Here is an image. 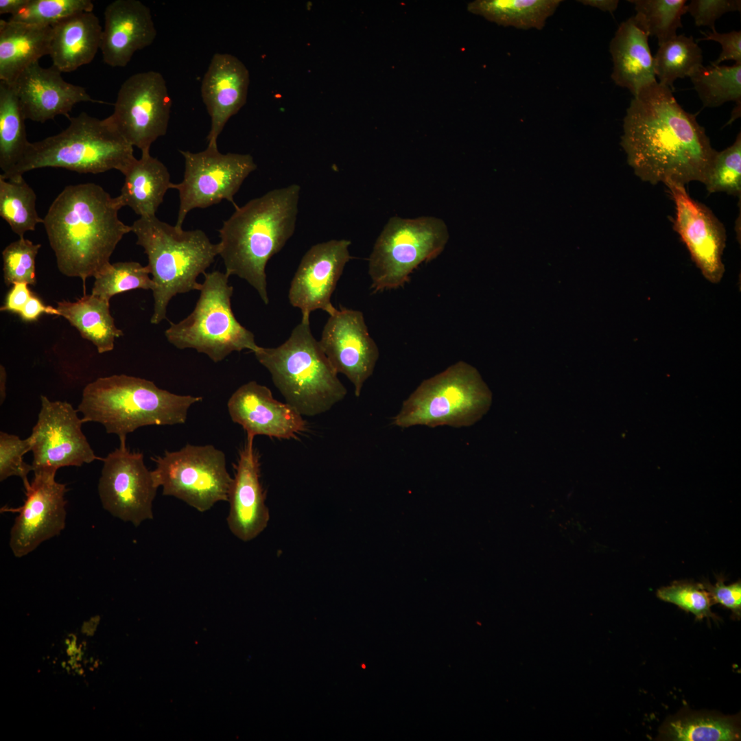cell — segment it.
<instances>
[{"label":"cell","instance_id":"6da1fadb","mask_svg":"<svg viewBox=\"0 0 741 741\" xmlns=\"http://www.w3.org/2000/svg\"><path fill=\"white\" fill-rule=\"evenodd\" d=\"M620 144L635 175L652 185L704 183L717 152L696 115L657 80L633 96Z\"/></svg>","mask_w":741,"mask_h":741},{"label":"cell","instance_id":"7a4b0ae2","mask_svg":"<svg viewBox=\"0 0 741 741\" xmlns=\"http://www.w3.org/2000/svg\"><path fill=\"white\" fill-rule=\"evenodd\" d=\"M121 208L101 186L82 183L65 187L43 220L57 266L64 275L83 282L110 263L123 237L132 231L118 216Z\"/></svg>","mask_w":741,"mask_h":741},{"label":"cell","instance_id":"3957f363","mask_svg":"<svg viewBox=\"0 0 741 741\" xmlns=\"http://www.w3.org/2000/svg\"><path fill=\"white\" fill-rule=\"evenodd\" d=\"M300 191L296 184L271 190L235 208L218 230L226 274L246 281L266 305V267L294 233Z\"/></svg>","mask_w":741,"mask_h":741},{"label":"cell","instance_id":"277c9868","mask_svg":"<svg viewBox=\"0 0 741 741\" xmlns=\"http://www.w3.org/2000/svg\"><path fill=\"white\" fill-rule=\"evenodd\" d=\"M202 399L174 394L152 381L121 374L99 377L87 384L78 410L84 423H99L108 434H116L120 440L143 426L185 423L189 408Z\"/></svg>","mask_w":741,"mask_h":741},{"label":"cell","instance_id":"5b68a950","mask_svg":"<svg viewBox=\"0 0 741 741\" xmlns=\"http://www.w3.org/2000/svg\"><path fill=\"white\" fill-rule=\"evenodd\" d=\"M254 354L270 372L286 403L302 416L322 414L346 395V388L311 333L309 316H302L284 343L274 348L259 346Z\"/></svg>","mask_w":741,"mask_h":741},{"label":"cell","instance_id":"8992f818","mask_svg":"<svg viewBox=\"0 0 741 741\" xmlns=\"http://www.w3.org/2000/svg\"><path fill=\"white\" fill-rule=\"evenodd\" d=\"M132 227L137 244L148 258V268L154 283L152 324L166 319L167 307L172 297L192 290H200L197 281L219 255L218 244L211 242L201 230L184 231L154 216L140 217Z\"/></svg>","mask_w":741,"mask_h":741},{"label":"cell","instance_id":"52a82bcc","mask_svg":"<svg viewBox=\"0 0 741 741\" xmlns=\"http://www.w3.org/2000/svg\"><path fill=\"white\" fill-rule=\"evenodd\" d=\"M69 120V126L60 133L30 142L23 158L5 179L16 178L27 172L45 167L81 174L116 169L124 175L137 159L133 146L105 119L82 112Z\"/></svg>","mask_w":741,"mask_h":741},{"label":"cell","instance_id":"ba28073f","mask_svg":"<svg viewBox=\"0 0 741 741\" xmlns=\"http://www.w3.org/2000/svg\"><path fill=\"white\" fill-rule=\"evenodd\" d=\"M492 394L478 371L458 362L423 380L403 402L392 424L401 428L470 426L489 411Z\"/></svg>","mask_w":741,"mask_h":741},{"label":"cell","instance_id":"9c48e42d","mask_svg":"<svg viewBox=\"0 0 741 741\" xmlns=\"http://www.w3.org/2000/svg\"><path fill=\"white\" fill-rule=\"evenodd\" d=\"M200 297L193 311L165 331L167 341L179 349H193L214 362L233 351L254 353L259 346L254 334L236 319L231 308L233 287L228 274L220 271L204 273Z\"/></svg>","mask_w":741,"mask_h":741},{"label":"cell","instance_id":"30bf717a","mask_svg":"<svg viewBox=\"0 0 741 741\" xmlns=\"http://www.w3.org/2000/svg\"><path fill=\"white\" fill-rule=\"evenodd\" d=\"M449 236L446 224L438 217L389 219L368 259L373 292L403 287L420 264L443 252Z\"/></svg>","mask_w":741,"mask_h":741},{"label":"cell","instance_id":"8fae6325","mask_svg":"<svg viewBox=\"0 0 741 741\" xmlns=\"http://www.w3.org/2000/svg\"><path fill=\"white\" fill-rule=\"evenodd\" d=\"M153 460L152 478L164 495L180 499L201 513L219 502H228L233 478L224 453L213 445L187 444Z\"/></svg>","mask_w":741,"mask_h":741},{"label":"cell","instance_id":"7c38bea8","mask_svg":"<svg viewBox=\"0 0 741 741\" xmlns=\"http://www.w3.org/2000/svg\"><path fill=\"white\" fill-rule=\"evenodd\" d=\"M185 159L183 180L172 185L178 191L179 209L175 226L182 228L187 213L207 208L223 200L235 208L234 196L247 176L257 169L250 154L221 153L217 147L207 146L199 152L180 151Z\"/></svg>","mask_w":741,"mask_h":741},{"label":"cell","instance_id":"4fadbf2b","mask_svg":"<svg viewBox=\"0 0 741 741\" xmlns=\"http://www.w3.org/2000/svg\"><path fill=\"white\" fill-rule=\"evenodd\" d=\"M172 100L159 72L137 73L121 84L113 113L105 118L130 145L150 151L167 130Z\"/></svg>","mask_w":741,"mask_h":741},{"label":"cell","instance_id":"5bb4252c","mask_svg":"<svg viewBox=\"0 0 741 741\" xmlns=\"http://www.w3.org/2000/svg\"><path fill=\"white\" fill-rule=\"evenodd\" d=\"M126 438L103 459L98 493L103 508L115 517L139 526L153 518L152 504L158 489L141 452L131 451Z\"/></svg>","mask_w":741,"mask_h":741},{"label":"cell","instance_id":"9a60e30c","mask_svg":"<svg viewBox=\"0 0 741 741\" xmlns=\"http://www.w3.org/2000/svg\"><path fill=\"white\" fill-rule=\"evenodd\" d=\"M40 405L29 436L34 473H56L61 467H80L98 458L82 431V419L69 403L40 395Z\"/></svg>","mask_w":741,"mask_h":741},{"label":"cell","instance_id":"2e32d148","mask_svg":"<svg viewBox=\"0 0 741 741\" xmlns=\"http://www.w3.org/2000/svg\"><path fill=\"white\" fill-rule=\"evenodd\" d=\"M56 472L40 471L25 488V499L19 508L10 531L9 545L18 558L27 555L43 542L58 535L65 527L66 485Z\"/></svg>","mask_w":741,"mask_h":741},{"label":"cell","instance_id":"e0dca14e","mask_svg":"<svg viewBox=\"0 0 741 741\" xmlns=\"http://www.w3.org/2000/svg\"><path fill=\"white\" fill-rule=\"evenodd\" d=\"M318 342L335 370L347 377L354 386L355 395L360 397L379 356L363 313L343 307L337 309L329 315Z\"/></svg>","mask_w":741,"mask_h":741},{"label":"cell","instance_id":"ac0fdd59","mask_svg":"<svg viewBox=\"0 0 741 741\" xmlns=\"http://www.w3.org/2000/svg\"><path fill=\"white\" fill-rule=\"evenodd\" d=\"M664 184L675 203L673 229L705 279L718 283L725 272L722 257L727 235L723 224L707 206L693 200L684 185L673 182Z\"/></svg>","mask_w":741,"mask_h":741},{"label":"cell","instance_id":"d6986e66","mask_svg":"<svg viewBox=\"0 0 741 741\" xmlns=\"http://www.w3.org/2000/svg\"><path fill=\"white\" fill-rule=\"evenodd\" d=\"M347 239H331L311 246L303 255L291 281L290 303L302 316L321 309L329 316L337 309L331 302L346 264L351 259Z\"/></svg>","mask_w":741,"mask_h":741},{"label":"cell","instance_id":"ffe728a7","mask_svg":"<svg viewBox=\"0 0 741 741\" xmlns=\"http://www.w3.org/2000/svg\"><path fill=\"white\" fill-rule=\"evenodd\" d=\"M227 408L231 420L247 436L291 439L306 430L303 416L294 408L275 399L268 387L255 381L238 388L228 399Z\"/></svg>","mask_w":741,"mask_h":741},{"label":"cell","instance_id":"44dd1931","mask_svg":"<svg viewBox=\"0 0 741 741\" xmlns=\"http://www.w3.org/2000/svg\"><path fill=\"white\" fill-rule=\"evenodd\" d=\"M61 73L53 65L45 68L37 62L25 69L10 84L26 119L44 123L58 115L69 119V112L78 103L106 104L92 98L85 88L66 82Z\"/></svg>","mask_w":741,"mask_h":741},{"label":"cell","instance_id":"7402d4cb","mask_svg":"<svg viewBox=\"0 0 741 741\" xmlns=\"http://www.w3.org/2000/svg\"><path fill=\"white\" fill-rule=\"evenodd\" d=\"M253 441V437L247 436L239 451L228 497V527L234 536L245 542L259 535L270 519L266 493L260 481L259 456Z\"/></svg>","mask_w":741,"mask_h":741},{"label":"cell","instance_id":"603a6c76","mask_svg":"<svg viewBox=\"0 0 741 741\" xmlns=\"http://www.w3.org/2000/svg\"><path fill=\"white\" fill-rule=\"evenodd\" d=\"M249 82L248 70L237 57L226 53L213 56L200 87L211 118L207 146H217L226 122L246 104Z\"/></svg>","mask_w":741,"mask_h":741},{"label":"cell","instance_id":"cb8c5ba5","mask_svg":"<svg viewBox=\"0 0 741 741\" xmlns=\"http://www.w3.org/2000/svg\"><path fill=\"white\" fill-rule=\"evenodd\" d=\"M150 9L139 0H115L104 11L100 50L104 62L126 67L134 54L150 46L156 36Z\"/></svg>","mask_w":741,"mask_h":741},{"label":"cell","instance_id":"d4e9b609","mask_svg":"<svg viewBox=\"0 0 741 741\" xmlns=\"http://www.w3.org/2000/svg\"><path fill=\"white\" fill-rule=\"evenodd\" d=\"M648 37L646 29L633 16L619 25L610 42L613 64L611 79L633 96L657 81Z\"/></svg>","mask_w":741,"mask_h":741},{"label":"cell","instance_id":"484cf974","mask_svg":"<svg viewBox=\"0 0 741 741\" xmlns=\"http://www.w3.org/2000/svg\"><path fill=\"white\" fill-rule=\"evenodd\" d=\"M102 28L93 12L68 16L51 26L49 47L52 65L62 73L87 64L100 49Z\"/></svg>","mask_w":741,"mask_h":741},{"label":"cell","instance_id":"4316f807","mask_svg":"<svg viewBox=\"0 0 741 741\" xmlns=\"http://www.w3.org/2000/svg\"><path fill=\"white\" fill-rule=\"evenodd\" d=\"M51 27L0 20V81L12 84L30 65L49 55Z\"/></svg>","mask_w":741,"mask_h":741},{"label":"cell","instance_id":"83f0119b","mask_svg":"<svg viewBox=\"0 0 741 741\" xmlns=\"http://www.w3.org/2000/svg\"><path fill=\"white\" fill-rule=\"evenodd\" d=\"M124 176L121 193L116 197L121 207H130L140 217L156 215L167 191L172 188L166 166L150 151L141 152V158Z\"/></svg>","mask_w":741,"mask_h":741},{"label":"cell","instance_id":"f1b7e54d","mask_svg":"<svg viewBox=\"0 0 741 741\" xmlns=\"http://www.w3.org/2000/svg\"><path fill=\"white\" fill-rule=\"evenodd\" d=\"M56 309L83 338L95 346L99 353L112 351L115 338L124 335L115 325L109 301L97 296L85 294L74 302L59 301Z\"/></svg>","mask_w":741,"mask_h":741},{"label":"cell","instance_id":"f546056e","mask_svg":"<svg viewBox=\"0 0 741 741\" xmlns=\"http://www.w3.org/2000/svg\"><path fill=\"white\" fill-rule=\"evenodd\" d=\"M561 2V0H476L467 5V10L499 25L541 30Z\"/></svg>","mask_w":741,"mask_h":741},{"label":"cell","instance_id":"4dcf8cb0","mask_svg":"<svg viewBox=\"0 0 741 741\" xmlns=\"http://www.w3.org/2000/svg\"><path fill=\"white\" fill-rule=\"evenodd\" d=\"M738 719L711 712L683 711L661 727L662 738L677 741H732L740 738Z\"/></svg>","mask_w":741,"mask_h":741},{"label":"cell","instance_id":"1f68e13d","mask_svg":"<svg viewBox=\"0 0 741 741\" xmlns=\"http://www.w3.org/2000/svg\"><path fill=\"white\" fill-rule=\"evenodd\" d=\"M25 117L12 87L0 81V176L7 178L23 158L30 141Z\"/></svg>","mask_w":741,"mask_h":741},{"label":"cell","instance_id":"d6a6232c","mask_svg":"<svg viewBox=\"0 0 741 741\" xmlns=\"http://www.w3.org/2000/svg\"><path fill=\"white\" fill-rule=\"evenodd\" d=\"M653 62L657 82L672 89L676 80L690 78L703 66L702 50L692 36L676 35L659 45Z\"/></svg>","mask_w":741,"mask_h":741},{"label":"cell","instance_id":"836d02e7","mask_svg":"<svg viewBox=\"0 0 741 741\" xmlns=\"http://www.w3.org/2000/svg\"><path fill=\"white\" fill-rule=\"evenodd\" d=\"M36 203V193L23 176L13 179L0 177V216L19 237L43 224Z\"/></svg>","mask_w":741,"mask_h":741},{"label":"cell","instance_id":"e575fe53","mask_svg":"<svg viewBox=\"0 0 741 741\" xmlns=\"http://www.w3.org/2000/svg\"><path fill=\"white\" fill-rule=\"evenodd\" d=\"M690 78L704 107L741 103V64L703 65Z\"/></svg>","mask_w":741,"mask_h":741},{"label":"cell","instance_id":"d590c367","mask_svg":"<svg viewBox=\"0 0 741 741\" xmlns=\"http://www.w3.org/2000/svg\"><path fill=\"white\" fill-rule=\"evenodd\" d=\"M635 16L646 29L649 36L657 38L658 45L670 40L683 27L681 16L687 12L685 0H630Z\"/></svg>","mask_w":741,"mask_h":741},{"label":"cell","instance_id":"8d00e7d4","mask_svg":"<svg viewBox=\"0 0 741 741\" xmlns=\"http://www.w3.org/2000/svg\"><path fill=\"white\" fill-rule=\"evenodd\" d=\"M148 266L136 261L110 263L95 278L91 294L109 301L113 296L135 289H154Z\"/></svg>","mask_w":741,"mask_h":741},{"label":"cell","instance_id":"74e56055","mask_svg":"<svg viewBox=\"0 0 741 741\" xmlns=\"http://www.w3.org/2000/svg\"><path fill=\"white\" fill-rule=\"evenodd\" d=\"M93 3L90 0H27V3L8 20L51 27L73 14L93 12Z\"/></svg>","mask_w":741,"mask_h":741},{"label":"cell","instance_id":"f35d334b","mask_svg":"<svg viewBox=\"0 0 741 741\" xmlns=\"http://www.w3.org/2000/svg\"><path fill=\"white\" fill-rule=\"evenodd\" d=\"M711 193L725 192L740 198L741 196V135L739 132L733 143L722 151L716 152L703 183Z\"/></svg>","mask_w":741,"mask_h":741},{"label":"cell","instance_id":"ab89813d","mask_svg":"<svg viewBox=\"0 0 741 741\" xmlns=\"http://www.w3.org/2000/svg\"><path fill=\"white\" fill-rule=\"evenodd\" d=\"M41 245L25 237L8 244L2 251L3 272L6 285L15 283H36V257Z\"/></svg>","mask_w":741,"mask_h":741},{"label":"cell","instance_id":"60d3db41","mask_svg":"<svg viewBox=\"0 0 741 741\" xmlns=\"http://www.w3.org/2000/svg\"><path fill=\"white\" fill-rule=\"evenodd\" d=\"M657 596L692 613L698 620L705 618L717 620L711 611L714 604L703 584L676 582L658 589Z\"/></svg>","mask_w":741,"mask_h":741},{"label":"cell","instance_id":"b9f144b4","mask_svg":"<svg viewBox=\"0 0 741 741\" xmlns=\"http://www.w3.org/2000/svg\"><path fill=\"white\" fill-rule=\"evenodd\" d=\"M31 451L30 438L21 439L18 436L0 432V480L11 476L21 478L24 487L29 486L27 475L34 471L32 464L23 460L25 454Z\"/></svg>","mask_w":741,"mask_h":741},{"label":"cell","instance_id":"7bdbcfd3","mask_svg":"<svg viewBox=\"0 0 741 741\" xmlns=\"http://www.w3.org/2000/svg\"><path fill=\"white\" fill-rule=\"evenodd\" d=\"M696 26H707L715 30V22L725 13L741 10L740 0H692L687 5Z\"/></svg>","mask_w":741,"mask_h":741},{"label":"cell","instance_id":"ee69618b","mask_svg":"<svg viewBox=\"0 0 741 741\" xmlns=\"http://www.w3.org/2000/svg\"><path fill=\"white\" fill-rule=\"evenodd\" d=\"M703 585L709 593L713 604H720L731 610L733 617L738 619L740 618V581L727 585L722 578H720L714 585L707 583H705Z\"/></svg>","mask_w":741,"mask_h":741},{"label":"cell","instance_id":"f6af8a7d","mask_svg":"<svg viewBox=\"0 0 741 741\" xmlns=\"http://www.w3.org/2000/svg\"><path fill=\"white\" fill-rule=\"evenodd\" d=\"M702 33L704 37L698 39V41L713 40L720 43L722 47L718 58L712 64L719 65L725 60H733L735 64H741V31L719 33L715 30Z\"/></svg>","mask_w":741,"mask_h":741},{"label":"cell","instance_id":"bcb514c9","mask_svg":"<svg viewBox=\"0 0 741 741\" xmlns=\"http://www.w3.org/2000/svg\"><path fill=\"white\" fill-rule=\"evenodd\" d=\"M25 283H15L8 293L5 302L1 311L19 314L23 307L32 296Z\"/></svg>","mask_w":741,"mask_h":741},{"label":"cell","instance_id":"7dc6e473","mask_svg":"<svg viewBox=\"0 0 741 741\" xmlns=\"http://www.w3.org/2000/svg\"><path fill=\"white\" fill-rule=\"evenodd\" d=\"M43 314L60 316L56 308L44 305L37 296L32 294L19 315L24 321H33Z\"/></svg>","mask_w":741,"mask_h":741},{"label":"cell","instance_id":"c3c4849f","mask_svg":"<svg viewBox=\"0 0 741 741\" xmlns=\"http://www.w3.org/2000/svg\"><path fill=\"white\" fill-rule=\"evenodd\" d=\"M578 2L611 13H613L618 8L619 4V1L617 0H582L578 1Z\"/></svg>","mask_w":741,"mask_h":741},{"label":"cell","instance_id":"681fc988","mask_svg":"<svg viewBox=\"0 0 741 741\" xmlns=\"http://www.w3.org/2000/svg\"><path fill=\"white\" fill-rule=\"evenodd\" d=\"M27 2V0H0V14H15Z\"/></svg>","mask_w":741,"mask_h":741},{"label":"cell","instance_id":"f907efd6","mask_svg":"<svg viewBox=\"0 0 741 741\" xmlns=\"http://www.w3.org/2000/svg\"><path fill=\"white\" fill-rule=\"evenodd\" d=\"M6 379H7V375H6L5 368L2 365H1V368H0V402H1V404H2V403L4 401L5 396H6V392H5V390H6V387H5Z\"/></svg>","mask_w":741,"mask_h":741},{"label":"cell","instance_id":"816d5d0a","mask_svg":"<svg viewBox=\"0 0 741 741\" xmlns=\"http://www.w3.org/2000/svg\"><path fill=\"white\" fill-rule=\"evenodd\" d=\"M740 107L741 103H736L735 108L732 111V115L729 123L734 121L736 119L740 116Z\"/></svg>","mask_w":741,"mask_h":741}]
</instances>
